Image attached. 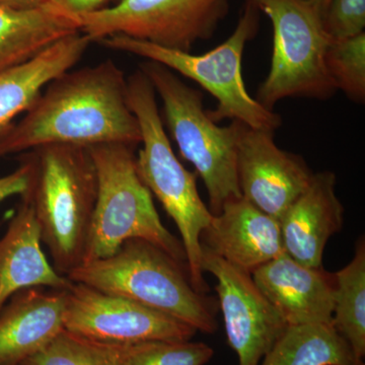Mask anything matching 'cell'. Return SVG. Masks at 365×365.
<instances>
[{
    "label": "cell",
    "mask_w": 365,
    "mask_h": 365,
    "mask_svg": "<svg viewBox=\"0 0 365 365\" xmlns=\"http://www.w3.org/2000/svg\"><path fill=\"white\" fill-rule=\"evenodd\" d=\"M138 121L124 71L113 60L64 72L48 83L18 123L0 131V158L48 144L136 146Z\"/></svg>",
    "instance_id": "1"
},
{
    "label": "cell",
    "mask_w": 365,
    "mask_h": 365,
    "mask_svg": "<svg viewBox=\"0 0 365 365\" xmlns=\"http://www.w3.org/2000/svg\"><path fill=\"white\" fill-rule=\"evenodd\" d=\"M28 168L21 195L33 209L55 270L67 276L85 263L98 195V177L88 148L48 144L21 153Z\"/></svg>",
    "instance_id": "2"
},
{
    "label": "cell",
    "mask_w": 365,
    "mask_h": 365,
    "mask_svg": "<svg viewBox=\"0 0 365 365\" xmlns=\"http://www.w3.org/2000/svg\"><path fill=\"white\" fill-rule=\"evenodd\" d=\"M67 277L168 314L197 332L217 330L212 302L193 287L188 266L143 240H129L116 253L86 262Z\"/></svg>",
    "instance_id": "3"
},
{
    "label": "cell",
    "mask_w": 365,
    "mask_h": 365,
    "mask_svg": "<svg viewBox=\"0 0 365 365\" xmlns=\"http://www.w3.org/2000/svg\"><path fill=\"white\" fill-rule=\"evenodd\" d=\"M127 93L140 127L143 148L136 155L139 176L176 223L190 279L196 290L205 294L208 287L203 278L201 237L213 215L199 194L196 175L182 165L173 150L158 110L157 93L140 68L127 78Z\"/></svg>",
    "instance_id": "4"
},
{
    "label": "cell",
    "mask_w": 365,
    "mask_h": 365,
    "mask_svg": "<svg viewBox=\"0 0 365 365\" xmlns=\"http://www.w3.org/2000/svg\"><path fill=\"white\" fill-rule=\"evenodd\" d=\"M98 177V195L86 262L116 253L129 240H143L186 264L182 242L160 220L153 194L137 170L135 146L98 144L88 148Z\"/></svg>",
    "instance_id": "5"
},
{
    "label": "cell",
    "mask_w": 365,
    "mask_h": 365,
    "mask_svg": "<svg viewBox=\"0 0 365 365\" xmlns=\"http://www.w3.org/2000/svg\"><path fill=\"white\" fill-rule=\"evenodd\" d=\"M258 19V9L248 0L234 33L202 55L167 49L124 35L111 36L98 43L110 50L158 62L195 81L217 101L216 109L207 112L215 123L235 120L252 128L274 132L282 123L281 117L250 95L242 78V55L247 43L257 33Z\"/></svg>",
    "instance_id": "6"
},
{
    "label": "cell",
    "mask_w": 365,
    "mask_h": 365,
    "mask_svg": "<svg viewBox=\"0 0 365 365\" xmlns=\"http://www.w3.org/2000/svg\"><path fill=\"white\" fill-rule=\"evenodd\" d=\"M163 102L165 124L180 153L205 185L210 212L217 215L228 201L242 197L237 176L239 121L218 126L203 107V93L158 62L139 66Z\"/></svg>",
    "instance_id": "7"
},
{
    "label": "cell",
    "mask_w": 365,
    "mask_h": 365,
    "mask_svg": "<svg viewBox=\"0 0 365 365\" xmlns=\"http://www.w3.org/2000/svg\"><path fill=\"white\" fill-rule=\"evenodd\" d=\"M273 26V53L258 101L272 110L287 98L326 100L337 91L327 68L331 38L323 16L304 0H249Z\"/></svg>",
    "instance_id": "8"
},
{
    "label": "cell",
    "mask_w": 365,
    "mask_h": 365,
    "mask_svg": "<svg viewBox=\"0 0 365 365\" xmlns=\"http://www.w3.org/2000/svg\"><path fill=\"white\" fill-rule=\"evenodd\" d=\"M227 11L228 0H119L79 21L91 42L124 35L191 52L197 42L212 37Z\"/></svg>",
    "instance_id": "9"
},
{
    "label": "cell",
    "mask_w": 365,
    "mask_h": 365,
    "mask_svg": "<svg viewBox=\"0 0 365 365\" xmlns=\"http://www.w3.org/2000/svg\"><path fill=\"white\" fill-rule=\"evenodd\" d=\"M64 329L108 344L188 341L197 331L179 319L133 302L74 283L67 290Z\"/></svg>",
    "instance_id": "10"
},
{
    "label": "cell",
    "mask_w": 365,
    "mask_h": 365,
    "mask_svg": "<svg viewBox=\"0 0 365 365\" xmlns=\"http://www.w3.org/2000/svg\"><path fill=\"white\" fill-rule=\"evenodd\" d=\"M202 271L217 280L228 344L237 353L239 365H261L287 329L284 319L255 284L251 274L203 247Z\"/></svg>",
    "instance_id": "11"
},
{
    "label": "cell",
    "mask_w": 365,
    "mask_h": 365,
    "mask_svg": "<svg viewBox=\"0 0 365 365\" xmlns=\"http://www.w3.org/2000/svg\"><path fill=\"white\" fill-rule=\"evenodd\" d=\"M273 133L239 121L237 176L242 198L280 222L314 173L300 155L278 148Z\"/></svg>",
    "instance_id": "12"
},
{
    "label": "cell",
    "mask_w": 365,
    "mask_h": 365,
    "mask_svg": "<svg viewBox=\"0 0 365 365\" xmlns=\"http://www.w3.org/2000/svg\"><path fill=\"white\" fill-rule=\"evenodd\" d=\"M251 275L287 326L332 324L335 280L323 267H309L283 253Z\"/></svg>",
    "instance_id": "13"
},
{
    "label": "cell",
    "mask_w": 365,
    "mask_h": 365,
    "mask_svg": "<svg viewBox=\"0 0 365 365\" xmlns=\"http://www.w3.org/2000/svg\"><path fill=\"white\" fill-rule=\"evenodd\" d=\"M201 245L250 274L285 253L279 220L242 197L228 201L217 215H213L201 237Z\"/></svg>",
    "instance_id": "14"
},
{
    "label": "cell",
    "mask_w": 365,
    "mask_h": 365,
    "mask_svg": "<svg viewBox=\"0 0 365 365\" xmlns=\"http://www.w3.org/2000/svg\"><path fill=\"white\" fill-rule=\"evenodd\" d=\"M336 181L330 170L314 173L309 187L280 220L285 253L309 267H323L326 245L342 230L344 207Z\"/></svg>",
    "instance_id": "15"
},
{
    "label": "cell",
    "mask_w": 365,
    "mask_h": 365,
    "mask_svg": "<svg viewBox=\"0 0 365 365\" xmlns=\"http://www.w3.org/2000/svg\"><path fill=\"white\" fill-rule=\"evenodd\" d=\"M67 290L31 287L0 309V365H23L64 329Z\"/></svg>",
    "instance_id": "16"
},
{
    "label": "cell",
    "mask_w": 365,
    "mask_h": 365,
    "mask_svg": "<svg viewBox=\"0 0 365 365\" xmlns=\"http://www.w3.org/2000/svg\"><path fill=\"white\" fill-rule=\"evenodd\" d=\"M39 225L28 201L21 198L6 234L0 237V309L25 288L69 289L73 282L46 258Z\"/></svg>",
    "instance_id": "17"
},
{
    "label": "cell",
    "mask_w": 365,
    "mask_h": 365,
    "mask_svg": "<svg viewBox=\"0 0 365 365\" xmlns=\"http://www.w3.org/2000/svg\"><path fill=\"white\" fill-rule=\"evenodd\" d=\"M91 41L78 32L53 43L39 54L0 73V131L30 109L43 88L83 58Z\"/></svg>",
    "instance_id": "18"
},
{
    "label": "cell",
    "mask_w": 365,
    "mask_h": 365,
    "mask_svg": "<svg viewBox=\"0 0 365 365\" xmlns=\"http://www.w3.org/2000/svg\"><path fill=\"white\" fill-rule=\"evenodd\" d=\"M78 32L79 19L51 4L28 11L0 6V73Z\"/></svg>",
    "instance_id": "19"
},
{
    "label": "cell",
    "mask_w": 365,
    "mask_h": 365,
    "mask_svg": "<svg viewBox=\"0 0 365 365\" xmlns=\"http://www.w3.org/2000/svg\"><path fill=\"white\" fill-rule=\"evenodd\" d=\"M261 365H364L332 324L287 326Z\"/></svg>",
    "instance_id": "20"
},
{
    "label": "cell",
    "mask_w": 365,
    "mask_h": 365,
    "mask_svg": "<svg viewBox=\"0 0 365 365\" xmlns=\"http://www.w3.org/2000/svg\"><path fill=\"white\" fill-rule=\"evenodd\" d=\"M332 325L359 364L365 357V242L359 237L352 260L334 274Z\"/></svg>",
    "instance_id": "21"
},
{
    "label": "cell",
    "mask_w": 365,
    "mask_h": 365,
    "mask_svg": "<svg viewBox=\"0 0 365 365\" xmlns=\"http://www.w3.org/2000/svg\"><path fill=\"white\" fill-rule=\"evenodd\" d=\"M108 345L116 365H205L215 355L210 346L192 340Z\"/></svg>",
    "instance_id": "22"
},
{
    "label": "cell",
    "mask_w": 365,
    "mask_h": 365,
    "mask_svg": "<svg viewBox=\"0 0 365 365\" xmlns=\"http://www.w3.org/2000/svg\"><path fill=\"white\" fill-rule=\"evenodd\" d=\"M327 68L337 91L357 103L365 100V33L347 39L331 40Z\"/></svg>",
    "instance_id": "23"
},
{
    "label": "cell",
    "mask_w": 365,
    "mask_h": 365,
    "mask_svg": "<svg viewBox=\"0 0 365 365\" xmlns=\"http://www.w3.org/2000/svg\"><path fill=\"white\" fill-rule=\"evenodd\" d=\"M23 365H116L107 343L61 331L42 351Z\"/></svg>",
    "instance_id": "24"
},
{
    "label": "cell",
    "mask_w": 365,
    "mask_h": 365,
    "mask_svg": "<svg viewBox=\"0 0 365 365\" xmlns=\"http://www.w3.org/2000/svg\"><path fill=\"white\" fill-rule=\"evenodd\" d=\"M323 21L331 40L359 35L365 28V0H330Z\"/></svg>",
    "instance_id": "25"
},
{
    "label": "cell",
    "mask_w": 365,
    "mask_h": 365,
    "mask_svg": "<svg viewBox=\"0 0 365 365\" xmlns=\"http://www.w3.org/2000/svg\"><path fill=\"white\" fill-rule=\"evenodd\" d=\"M28 168L21 162L18 169L13 173L6 176L0 177V202L9 197L21 195L28 186Z\"/></svg>",
    "instance_id": "26"
},
{
    "label": "cell",
    "mask_w": 365,
    "mask_h": 365,
    "mask_svg": "<svg viewBox=\"0 0 365 365\" xmlns=\"http://www.w3.org/2000/svg\"><path fill=\"white\" fill-rule=\"evenodd\" d=\"M111 1L112 0H50V4L79 19L86 14L105 9Z\"/></svg>",
    "instance_id": "27"
},
{
    "label": "cell",
    "mask_w": 365,
    "mask_h": 365,
    "mask_svg": "<svg viewBox=\"0 0 365 365\" xmlns=\"http://www.w3.org/2000/svg\"><path fill=\"white\" fill-rule=\"evenodd\" d=\"M49 4L50 0H0V6L21 11L40 9Z\"/></svg>",
    "instance_id": "28"
},
{
    "label": "cell",
    "mask_w": 365,
    "mask_h": 365,
    "mask_svg": "<svg viewBox=\"0 0 365 365\" xmlns=\"http://www.w3.org/2000/svg\"><path fill=\"white\" fill-rule=\"evenodd\" d=\"M304 1L309 2L312 6L316 7L318 9L319 13L323 16L326 13L327 7L329 6V2L330 0H304Z\"/></svg>",
    "instance_id": "29"
}]
</instances>
